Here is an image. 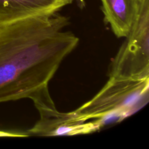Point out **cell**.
Wrapping results in <instances>:
<instances>
[{
  "instance_id": "6da1fadb",
  "label": "cell",
  "mask_w": 149,
  "mask_h": 149,
  "mask_svg": "<svg viewBox=\"0 0 149 149\" xmlns=\"http://www.w3.org/2000/svg\"><path fill=\"white\" fill-rule=\"evenodd\" d=\"M69 24L49 11L0 25V103L29 98L39 113L57 109L48 84L79 41Z\"/></svg>"
},
{
  "instance_id": "7a4b0ae2",
  "label": "cell",
  "mask_w": 149,
  "mask_h": 149,
  "mask_svg": "<svg viewBox=\"0 0 149 149\" xmlns=\"http://www.w3.org/2000/svg\"><path fill=\"white\" fill-rule=\"evenodd\" d=\"M110 64L109 78H149V0H139L129 31Z\"/></svg>"
},
{
  "instance_id": "3957f363",
  "label": "cell",
  "mask_w": 149,
  "mask_h": 149,
  "mask_svg": "<svg viewBox=\"0 0 149 149\" xmlns=\"http://www.w3.org/2000/svg\"><path fill=\"white\" fill-rule=\"evenodd\" d=\"M149 78L109 80L100 91L88 101L73 111L83 120L102 119L116 112L130 113L141 98L148 97Z\"/></svg>"
},
{
  "instance_id": "277c9868",
  "label": "cell",
  "mask_w": 149,
  "mask_h": 149,
  "mask_svg": "<svg viewBox=\"0 0 149 149\" xmlns=\"http://www.w3.org/2000/svg\"><path fill=\"white\" fill-rule=\"evenodd\" d=\"M101 126L99 119L94 122L83 120L73 111L61 112L56 109L40 113L39 120L26 132L29 136H74L92 133Z\"/></svg>"
},
{
  "instance_id": "5b68a950",
  "label": "cell",
  "mask_w": 149,
  "mask_h": 149,
  "mask_svg": "<svg viewBox=\"0 0 149 149\" xmlns=\"http://www.w3.org/2000/svg\"><path fill=\"white\" fill-rule=\"evenodd\" d=\"M104 20L118 38L126 37L135 18L139 0H101Z\"/></svg>"
},
{
  "instance_id": "8992f818",
  "label": "cell",
  "mask_w": 149,
  "mask_h": 149,
  "mask_svg": "<svg viewBox=\"0 0 149 149\" xmlns=\"http://www.w3.org/2000/svg\"><path fill=\"white\" fill-rule=\"evenodd\" d=\"M72 2L59 0H0V25L40 12H59Z\"/></svg>"
},
{
  "instance_id": "52a82bcc",
  "label": "cell",
  "mask_w": 149,
  "mask_h": 149,
  "mask_svg": "<svg viewBox=\"0 0 149 149\" xmlns=\"http://www.w3.org/2000/svg\"><path fill=\"white\" fill-rule=\"evenodd\" d=\"M29 135L26 131H7L0 130L1 137H27Z\"/></svg>"
},
{
  "instance_id": "ba28073f",
  "label": "cell",
  "mask_w": 149,
  "mask_h": 149,
  "mask_svg": "<svg viewBox=\"0 0 149 149\" xmlns=\"http://www.w3.org/2000/svg\"><path fill=\"white\" fill-rule=\"evenodd\" d=\"M59 1H70V2H72L74 0H59Z\"/></svg>"
},
{
  "instance_id": "9c48e42d",
  "label": "cell",
  "mask_w": 149,
  "mask_h": 149,
  "mask_svg": "<svg viewBox=\"0 0 149 149\" xmlns=\"http://www.w3.org/2000/svg\"></svg>"
}]
</instances>
